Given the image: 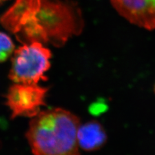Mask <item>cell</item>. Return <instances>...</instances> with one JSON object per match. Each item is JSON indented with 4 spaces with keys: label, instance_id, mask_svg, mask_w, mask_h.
Listing matches in <instances>:
<instances>
[{
    "label": "cell",
    "instance_id": "1",
    "mask_svg": "<svg viewBox=\"0 0 155 155\" xmlns=\"http://www.w3.org/2000/svg\"><path fill=\"white\" fill-rule=\"evenodd\" d=\"M81 8L72 0H41L35 16L16 35L23 44L32 42L62 47L83 31Z\"/></svg>",
    "mask_w": 155,
    "mask_h": 155
},
{
    "label": "cell",
    "instance_id": "2",
    "mask_svg": "<svg viewBox=\"0 0 155 155\" xmlns=\"http://www.w3.org/2000/svg\"><path fill=\"white\" fill-rule=\"evenodd\" d=\"M80 120L62 108L42 110L31 118L26 138L33 155H80Z\"/></svg>",
    "mask_w": 155,
    "mask_h": 155
},
{
    "label": "cell",
    "instance_id": "3",
    "mask_svg": "<svg viewBox=\"0 0 155 155\" xmlns=\"http://www.w3.org/2000/svg\"><path fill=\"white\" fill-rule=\"evenodd\" d=\"M51 52L40 42L25 43L14 51L8 77L14 83L38 84L45 80Z\"/></svg>",
    "mask_w": 155,
    "mask_h": 155
},
{
    "label": "cell",
    "instance_id": "4",
    "mask_svg": "<svg viewBox=\"0 0 155 155\" xmlns=\"http://www.w3.org/2000/svg\"><path fill=\"white\" fill-rule=\"evenodd\" d=\"M48 89L38 84L14 83L5 96L6 105L11 112V119L35 117L45 105Z\"/></svg>",
    "mask_w": 155,
    "mask_h": 155
},
{
    "label": "cell",
    "instance_id": "5",
    "mask_svg": "<svg viewBox=\"0 0 155 155\" xmlns=\"http://www.w3.org/2000/svg\"><path fill=\"white\" fill-rule=\"evenodd\" d=\"M121 16L139 27L155 29V0H110Z\"/></svg>",
    "mask_w": 155,
    "mask_h": 155
},
{
    "label": "cell",
    "instance_id": "6",
    "mask_svg": "<svg viewBox=\"0 0 155 155\" xmlns=\"http://www.w3.org/2000/svg\"><path fill=\"white\" fill-rule=\"evenodd\" d=\"M41 0H16L12 5L0 16V24L16 35L21 28L35 16Z\"/></svg>",
    "mask_w": 155,
    "mask_h": 155
},
{
    "label": "cell",
    "instance_id": "7",
    "mask_svg": "<svg viewBox=\"0 0 155 155\" xmlns=\"http://www.w3.org/2000/svg\"><path fill=\"white\" fill-rule=\"evenodd\" d=\"M107 140V135L99 122L92 120L80 125L78 130V143L80 149L85 151H98L104 147Z\"/></svg>",
    "mask_w": 155,
    "mask_h": 155
},
{
    "label": "cell",
    "instance_id": "8",
    "mask_svg": "<svg viewBox=\"0 0 155 155\" xmlns=\"http://www.w3.org/2000/svg\"><path fill=\"white\" fill-rule=\"evenodd\" d=\"M14 43L7 35L0 32V63L6 61L14 52Z\"/></svg>",
    "mask_w": 155,
    "mask_h": 155
},
{
    "label": "cell",
    "instance_id": "9",
    "mask_svg": "<svg viewBox=\"0 0 155 155\" xmlns=\"http://www.w3.org/2000/svg\"><path fill=\"white\" fill-rule=\"evenodd\" d=\"M3 1H6V0H0V2H3Z\"/></svg>",
    "mask_w": 155,
    "mask_h": 155
},
{
    "label": "cell",
    "instance_id": "10",
    "mask_svg": "<svg viewBox=\"0 0 155 155\" xmlns=\"http://www.w3.org/2000/svg\"><path fill=\"white\" fill-rule=\"evenodd\" d=\"M154 93H155V85H154Z\"/></svg>",
    "mask_w": 155,
    "mask_h": 155
}]
</instances>
